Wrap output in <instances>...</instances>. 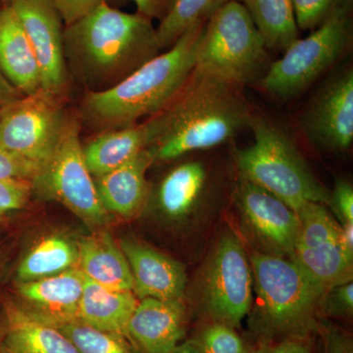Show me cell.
Instances as JSON below:
<instances>
[{
  "mask_svg": "<svg viewBox=\"0 0 353 353\" xmlns=\"http://www.w3.org/2000/svg\"><path fill=\"white\" fill-rule=\"evenodd\" d=\"M38 61L41 90L59 99L68 83L64 23L53 0H10Z\"/></svg>",
  "mask_w": 353,
  "mask_h": 353,
  "instance_id": "11",
  "label": "cell"
},
{
  "mask_svg": "<svg viewBox=\"0 0 353 353\" xmlns=\"http://www.w3.org/2000/svg\"><path fill=\"white\" fill-rule=\"evenodd\" d=\"M350 1L339 7L308 37L297 39L269 65L260 87L278 99H294L331 68L352 46Z\"/></svg>",
  "mask_w": 353,
  "mask_h": 353,
  "instance_id": "6",
  "label": "cell"
},
{
  "mask_svg": "<svg viewBox=\"0 0 353 353\" xmlns=\"http://www.w3.org/2000/svg\"><path fill=\"white\" fill-rule=\"evenodd\" d=\"M266 43L241 1L211 15L197 46L196 68L234 85L253 82L266 68Z\"/></svg>",
  "mask_w": 353,
  "mask_h": 353,
  "instance_id": "5",
  "label": "cell"
},
{
  "mask_svg": "<svg viewBox=\"0 0 353 353\" xmlns=\"http://www.w3.org/2000/svg\"><path fill=\"white\" fill-rule=\"evenodd\" d=\"M0 72L23 95L41 90L36 55L10 6L0 8Z\"/></svg>",
  "mask_w": 353,
  "mask_h": 353,
  "instance_id": "20",
  "label": "cell"
},
{
  "mask_svg": "<svg viewBox=\"0 0 353 353\" xmlns=\"http://www.w3.org/2000/svg\"><path fill=\"white\" fill-rule=\"evenodd\" d=\"M78 265V243L62 234H51L32 246L20 262L18 282L51 277Z\"/></svg>",
  "mask_w": 353,
  "mask_h": 353,
  "instance_id": "24",
  "label": "cell"
},
{
  "mask_svg": "<svg viewBox=\"0 0 353 353\" xmlns=\"http://www.w3.org/2000/svg\"><path fill=\"white\" fill-rule=\"evenodd\" d=\"M32 196L31 181L0 180V218L24 208Z\"/></svg>",
  "mask_w": 353,
  "mask_h": 353,
  "instance_id": "32",
  "label": "cell"
},
{
  "mask_svg": "<svg viewBox=\"0 0 353 353\" xmlns=\"http://www.w3.org/2000/svg\"><path fill=\"white\" fill-rule=\"evenodd\" d=\"M39 168V165L0 148V180L21 179L31 181Z\"/></svg>",
  "mask_w": 353,
  "mask_h": 353,
  "instance_id": "33",
  "label": "cell"
},
{
  "mask_svg": "<svg viewBox=\"0 0 353 353\" xmlns=\"http://www.w3.org/2000/svg\"><path fill=\"white\" fill-rule=\"evenodd\" d=\"M24 97L0 72V108Z\"/></svg>",
  "mask_w": 353,
  "mask_h": 353,
  "instance_id": "40",
  "label": "cell"
},
{
  "mask_svg": "<svg viewBox=\"0 0 353 353\" xmlns=\"http://www.w3.org/2000/svg\"><path fill=\"white\" fill-rule=\"evenodd\" d=\"M261 353H310L307 343L301 340H287Z\"/></svg>",
  "mask_w": 353,
  "mask_h": 353,
  "instance_id": "39",
  "label": "cell"
},
{
  "mask_svg": "<svg viewBox=\"0 0 353 353\" xmlns=\"http://www.w3.org/2000/svg\"><path fill=\"white\" fill-rule=\"evenodd\" d=\"M252 279L269 325L279 331L301 328L322 303L327 290L294 261L265 252H252Z\"/></svg>",
  "mask_w": 353,
  "mask_h": 353,
  "instance_id": "8",
  "label": "cell"
},
{
  "mask_svg": "<svg viewBox=\"0 0 353 353\" xmlns=\"http://www.w3.org/2000/svg\"><path fill=\"white\" fill-rule=\"evenodd\" d=\"M236 204L250 233L269 254L292 256L299 221L296 211L275 194L241 179Z\"/></svg>",
  "mask_w": 353,
  "mask_h": 353,
  "instance_id": "12",
  "label": "cell"
},
{
  "mask_svg": "<svg viewBox=\"0 0 353 353\" xmlns=\"http://www.w3.org/2000/svg\"><path fill=\"white\" fill-rule=\"evenodd\" d=\"M241 0H175L170 12L157 27L160 51L170 48L188 30L208 22L220 7Z\"/></svg>",
  "mask_w": 353,
  "mask_h": 353,
  "instance_id": "27",
  "label": "cell"
},
{
  "mask_svg": "<svg viewBox=\"0 0 353 353\" xmlns=\"http://www.w3.org/2000/svg\"><path fill=\"white\" fill-rule=\"evenodd\" d=\"M268 50L284 51L297 37L292 0H243Z\"/></svg>",
  "mask_w": 353,
  "mask_h": 353,
  "instance_id": "26",
  "label": "cell"
},
{
  "mask_svg": "<svg viewBox=\"0 0 353 353\" xmlns=\"http://www.w3.org/2000/svg\"><path fill=\"white\" fill-rule=\"evenodd\" d=\"M53 2L63 20L64 26H68L92 12L102 3L108 2V0H53Z\"/></svg>",
  "mask_w": 353,
  "mask_h": 353,
  "instance_id": "35",
  "label": "cell"
},
{
  "mask_svg": "<svg viewBox=\"0 0 353 353\" xmlns=\"http://www.w3.org/2000/svg\"><path fill=\"white\" fill-rule=\"evenodd\" d=\"M340 241L345 252L353 256V223H343Z\"/></svg>",
  "mask_w": 353,
  "mask_h": 353,
  "instance_id": "41",
  "label": "cell"
},
{
  "mask_svg": "<svg viewBox=\"0 0 353 353\" xmlns=\"http://www.w3.org/2000/svg\"><path fill=\"white\" fill-rule=\"evenodd\" d=\"M32 194L59 202L92 229L108 224L109 213L102 205L94 176L88 170L80 141L78 121L68 123L46 163L31 180Z\"/></svg>",
  "mask_w": 353,
  "mask_h": 353,
  "instance_id": "7",
  "label": "cell"
},
{
  "mask_svg": "<svg viewBox=\"0 0 353 353\" xmlns=\"http://www.w3.org/2000/svg\"><path fill=\"white\" fill-rule=\"evenodd\" d=\"M120 248L130 265L134 280L132 292L137 297L160 301L181 299L187 276L180 262L128 239L122 241Z\"/></svg>",
  "mask_w": 353,
  "mask_h": 353,
  "instance_id": "16",
  "label": "cell"
},
{
  "mask_svg": "<svg viewBox=\"0 0 353 353\" xmlns=\"http://www.w3.org/2000/svg\"><path fill=\"white\" fill-rule=\"evenodd\" d=\"M329 204H332L343 223H353V189L350 183L336 182L333 194H330Z\"/></svg>",
  "mask_w": 353,
  "mask_h": 353,
  "instance_id": "36",
  "label": "cell"
},
{
  "mask_svg": "<svg viewBox=\"0 0 353 353\" xmlns=\"http://www.w3.org/2000/svg\"><path fill=\"white\" fill-rule=\"evenodd\" d=\"M325 353H353L352 341L343 334L331 332L325 341Z\"/></svg>",
  "mask_w": 353,
  "mask_h": 353,
  "instance_id": "38",
  "label": "cell"
},
{
  "mask_svg": "<svg viewBox=\"0 0 353 353\" xmlns=\"http://www.w3.org/2000/svg\"><path fill=\"white\" fill-rule=\"evenodd\" d=\"M59 99L43 90L0 108V148L41 165L46 163L68 123Z\"/></svg>",
  "mask_w": 353,
  "mask_h": 353,
  "instance_id": "9",
  "label": "cell"
},
{
  "mask_svg": "<svg viewBox=\"0 0 353 353\" xmlns=\"http://www.w3.org/2000/svg\"><path fill=\"white\" fill-rule=\"evenodd\" d=\"M206 180L208 173L201 162L179 165L165 176L158 187V208L167 217H185L201 199Z\"/></svg>",
  "mask_w": 353,
  "mask_h": 353,
  "instance_id": "23",
  "label": "cell"
},
{
  "mask_svg": "<svg viewBox=\"0 0 353 353\" xmlns=\"http://www.w3.org/2000/svg\"><path fill=\"white\" fill-rule=\"evenodd\" d=\"M137 7V13L150 20H162L170 12L175 0H131Z\"/></svg>",
  "mask_w": 353,
  "mask_h": 353,
  "instance_id": "37",
  "label": "cell"
},
{
  "mask_svg": "<svg viewBox=\"0 0 353 353\" xmlns=\"http://www.w3.org/2000/svg\"><path fill=\"white\" fill-rule=\"evenodd\" d=\"M85 276L79 267L39 280L18 282V304L28 314L53 327L79 319Z\"/></svg>",
  "mask_w": 353,
  "mask_h": 353,
  "instance_id": "14",
  "label": "cell"
},
{
  "mask_svg": "<svg viewBox=\"0 0 353 353\" xmlns=\"http://www.w3.org/2000/svg\"><path fill=\"white\" fill-rule=\"evenodd\" d=\"M139 299L132 290L106 289L85 277L79 319L95 329L127 339V329Z\"/></svg>",
  "mask_w": 353,
  "mask_h": 353,
  "instance_id": "22",
  "label": "cell"
},
{
  "mask_svg": "<svg viewBox=\"0 0 353 353\" xmlns=\"http://www.w3.org/2000/svg\"><path fill=\"white\" fill-rule=\"evenodd\" d=\"M79 268L85 277L114 290H132L131 269L111 234L97 230L78 243Z\"/></svg>",
  "mask_w": 353,
  "mask_h": 353,
  "instance_id": "21",
  "label": "cell"
},
{
  "mask_svg": "<svg viewBox=\"0 0 353 353\" xmlns=\"http://www.w3.org/2000/svg\"><path fill=\"white\" fill-rule=\"evenodd\" d=\"M185 321L181 299H143L130 319L127 340L141 353H171L185 334Z\"/></svg>",
  "mask_w": 353,
  "mask_h": 353,
  "instance_id": "15",
  "label": "cell"
},
{
  "mask_svg": "<svg viewBox=\"0 0 353 353\" xmlns=\"http://www.w3.org/2000/svg\"><path fill=\"white\" fill-rule=\"evenodd\" d=\"M152 118L157 129L150 146L154 163L215 148L253 122L243 87L196 67L175 99Z\"/></svg>",
  "mask_w": 353,
  "mask_h": 353,
  "instance_id": "2",
  "label": "cell"
},
{
  "mask_svg": "<svg viewBox=\"0 0 353 353\" xmlns=\"http://www.w3.org/2000/svg\"><path fill=\"white\" fill-rule=\"evenodd\" d=\"M296 212L299 221L296 248H312L340 240L341 227L324 204L308 201Z\"/></svg>",
  "mask_w": 353,
  "mask_h": 353,
  "instance_id": "28",
  "label": "cell"
},
{
  "mask_svg": "<svg viewBox=\"0 0 353 353\" xmlns=\"http://www.w3.org/2000/svg\"><path fill=\"white\" fill-rule=\"evenodd\" d=\"M254 143L236 153L241 178L275 194L296 211L308 201L326 204L330 192L316 180L290 137L268 121L253 120Z\"/></svg>",
  "mask_w": 353,
  "mask_h": 353,
  "instance_id": "4",
  "label": "cell"
},
{
  "mask_svg": "<svg viewBox=\"0 0 353 353\" xmlns=\"http://www.w3.org/2000/svg\"><path fill=\"white\" fill-rule=\"evenodd\" d=\"M252 272L245 248L233 233L222 236L206 274L204 296L218 322L240 324L252 303Z\"/></svg>",
  "mask_w": 353,
  "mask_h": 353,
  "instance_id": "10",
  "label": "cell"
},
{
  "mask_svg": "<svg viewBox=\"0 0 353 353\" xmlns=\"http://www.w3.org/2000/svg\"><path fill=\"white\" fill-rule=\"evenodd\" d=\"M153 163L154 155L148 148L115 170L94 179L99 199L109 214L129 219L143 210L150 194L146 172Z\"/></svg>",
  "mask_w": 353,
  "mask_h": 353,
  "instance_id": "17",
  "label": "cell"
},
{
  "mask_svg": "<svg viewBox=\"0 0 353 353\" xmlns=\"http://www.w3.org/2000/svg\"><path fill=\"white\" fill-rule=\"evenodd\" d=\"M171 353H201L194 343H185L179 345L174 352Z\"/></svg>",
  "mask_w": 353,
  "mask_h": 353,
  "instance_id": "42",
  "label": "cell"
},
{
  "mask_svg": "<svg viewBox=\"0 0 353 353\" xmlns=\"http://www.w3.org/2000/svg\"><path fill=\"white\" fill-rule=\"evenodd\" d=\"M79 353H134L131 343L121 334L95 329L80 319L57 327Z\"/></svg>",
  "mask_w": 353,
  "mask_h": 353,
  "instance_id": "29",
  "label": "cell"
},
{
  "mask_svg": "<svg viewBox=\"0 0 353 353\" xmlns=\"http://www.w3.org/2000/svg\"><path fill=\"white\" fill-rule=\"evenodd\" d=\"M194 343L201 353H248L238 334L221 322L206 327Z\"/></svg>",
  "mask_w": 353,
  "mask_h": 353,
  "instance_id": "30",
  "label": "cell"
},
{
  "mask_svg": "<svg viewBox=\"0 0 353 353\" xmlns=\"http://www.w3.org/2000/svg\"><path fill=\"white\" fill-rule=\"evenodd\" d=\"M325 311L332 315H352L353 309L352 282L336 285L325 294L322 299Z\"/></svg>",
  "mask_w": 353,
  "mask_h": 353,
  "instance_id": "34",
  "label": "cell"
},
{
  "mask_svg": "<svg viewBox=\"0 0 353 353\" xmlns=\"http://www.w3.org/2000/svg\"><path fill=\"white\" fill-rule=\"evenodd\" d=\"M350 0H292L294 19L301 30H315Z\"/></svg>",
  "mask_w": 353,
  "mask_h": 353,
  "instance_id": "31",
  "label": "cell"
},
{
  "mask_svg": "<svg viewBox=\"0 0 353 353\" xmlns=\"http://www.w3.org/2000/svg\"><path fill=\"white\" fill-rule=\"evenodd\" d=\"M308 138L330 150H345L353 141V72L348 69L319 90L304 114Z\"/></svg>",
  "mask_w": 353,
  "mask_h": 353,
  "instance_id": "13",
  "label": "cell"
},
{
  "mask_svg": "<svg viewBox=\"0 0 353 353\" xmlns=\"http://www.w3.org/2000/svg\"><path fill=\"white\" fill-rule=\"evenodd\" d=\"M204 25L190 28L170 48L115 87L87 92L81 106L85 123L101 132L132 126L141 118L161 112L182 90L196 67L197 46Z\"/></svg>",
  "mask_w": 353,
  "mask_h": 353,
  "instance_id": "3",
  "label": "cell"
},
{
  "mask_svg": "<svg viewBox=\"0 0 353 353\" xmlns=\"http://www.w3.org/2000/svg\"><path fill=\"white\" fill-rule=\"evenodd\" d=\"M157 138V125L152 117L141 124L101 132L83 146L88 170L94 179L105 175L152 146Z\"/></svg>",
  "mask_w": 353,
  "mask_h": 353,
  "instance_id": "18",
  "label": "cell"
},
{
  "mask_svg": "<svg viewBox=\"0 0 353 353\" xmlns=\"http://www.w3.org/2000/svg\"><path fill=\"white\" fill-rule=\"evenodd\" d=\"M0 353H79L57 327L39 320L13 301L4 303Z\"/></svg>",
  "mask_w": 353,
  "mask_h": 353,
  "instance_id": "19",
  "label": "cell"
},
{
  "mask_svg": "<svg viewBox=\"0 0 353 353\" xmlns=\"http://www.w3.org/2000/svg\"><path fill=\"white\" fill-rule=\"evenodd\" d=\"M290 259L327 292L352 282L353 256L345 252L340 240L312 248H296Z\"/></svg>",
  "mask_w": 353,
  "mask_h": 353,
  "instance_id": "25",
  "label": "cell"
},
{
  "mask_svg": "<svg viewBox=\"0 0 353 353\" xmlns=\"http://www.w3.org/2000/svg\"><path fill=\"white\" fill-rule=\"evenodd\" d=\"M63 43L67 68L88 92L115 87L161 52L152 20L108 2L64 26Z\"/></svg>",
  "mask_w": 353,
  "mask_h": 353,
  "instance_id": "1",
  "label": "cell"
}]
</instances>
